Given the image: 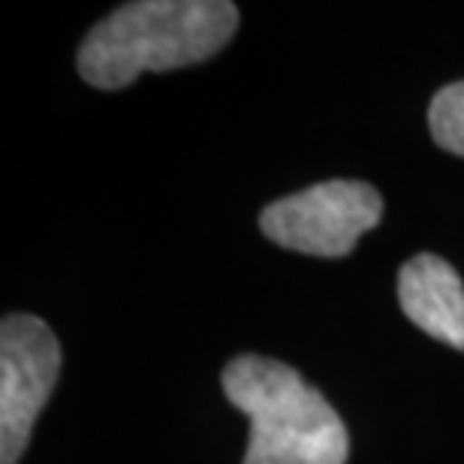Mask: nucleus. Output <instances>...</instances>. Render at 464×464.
<instances>
[{"label": "nucleus", "instance_id": "obj_1", "mask_svg": "<svg viewBox=\"0 0 464 464\" xmlns=\"http://www.w3.org/2000/svg\"><path fill=\"white\" fill-rule=\"evenodd\" d=\"M236 27L238 9L227 0H136L91 27L79 49V76L100 91L127 88L142 72L208 61Z\"/></svg>", "mask_w": 464, "mask_h": 464}, {"label": "nucleus", "instance_id": "obj_6", "mask_svg": "<svg viewBox=\"0 0 464 464\" xmlns=\"http://www.w3.org/2000/svg\"><path fill=\"white\" fill-rule=\"evenodd\" d=\"M431 136L443 151L464 157V79L440 88L429 109Z\"/></svg>", "mask_w": 464, "mask_h": 464}, {"label": "nucleus", "instance_id": "obj_3", "mask_svg": "<svg viewBox=\"0 0 464 464\" xmlns=\"http://www.w3.org/2000/svg\"><path fill=\"white\" fill-rule=\"evenodd\" d=\"M383 218V197L365 181H323L263 208L259 229L277 247L308 256H347Z\"/></svg>", "mask_w": 464, "mask_h": 464}, {"label": "nucleus", "instance_id": "obj_2", "mask_svg": "<svg viewBox=\"0 0 464 464\" xmlns=\"http://www.w3.org/2000/svg\"><path fill=\"white\" fill-rule=\"evenodd\" d=\"M224 392L250 420L241 464H347L350 434L338 411L299 371L266 356H236Z\"/></svg>", "mask_w": 464, "mask_h": 464}, {"label": "nucleus", "instance_id": "obj_5", "mask_svg": "<svg viewBox=\"0 0 464 464\" xmlns=\"http://www.w3.org/2000/svg\"><path fill=\"white\" fill-rule=\"evenodd\" d=\"M398 302L425 335L464 353V286L459 272L434 254H416L398 272Z\"/></svg>", "mask_w": 464, "mask_h": 464}, {"label": "nucleus", "instance_id": "obj_4", "mask_svg": "<svg viewBox=\"0 0 464 464\" xmlns=\"http://www.w3.org/2000/svg\"><path fill=\"white\" fill-rule=\"evenodd\" d=\"M61 374V344L31 314H9L0 326V464H15Z\"/></svg>", "mask_w": 464, "mask_h": 464}]
</instances>
